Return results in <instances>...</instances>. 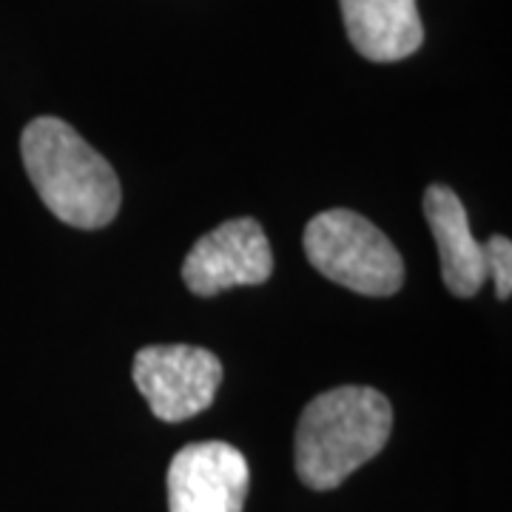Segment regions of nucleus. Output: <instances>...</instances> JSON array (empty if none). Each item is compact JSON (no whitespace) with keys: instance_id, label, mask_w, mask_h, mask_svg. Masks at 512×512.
<instances>
[{"instance_id":"nucleus-4","label":"nucleus","mask_w":512,"mask_h":512,"mask_svg":"<svg viewBox=\"0 0 512 512\" xmlns=\"http://www.w3.org/2000/svg\"><path fill=\"white\" fill-rule=\"evenodd\" d=\"M131 376L160 421L194 419L214 404L222 384L217 353L194 345H148L137 350Z\"/></svg>"},{"instance_id":"nucleus-7","label":"nucleus","mask_w":512,"mask_h":512,"mask_svg":"<svg viewBox=\"0 0 512 512\" xmlns=\"http://www.w3.org/2000/svg\"><path fill=\"white\" fill-rule=\"evenodd\" d=\"M424 217L439 245L441 276L453 296L470 299L487 282V259L484 245L473 237L467 208L458 194L447 185H430L424 191Z\"/></svg>"},{"instance_id":"nucleus-5","label":"nucleus","mask_w":512,"mask_h":512,"mask_svg":"<svg viewBox=\"0 0 512 512\" xmlns=\"http://www.w3.org/2000/svg\"><path fill=\"white\" fill-rule=\"evenodd\" d=\"M274 274V251L262 225L239 217L194 242L183 262V282L197 296H217L242 285H262Z\"/></svg>"},{"instance_id":"nucleus-9","label":"nucleus","mask_w":512,"mask_h":512,"mask_svg":"<svg viewBox=\"0 0 512 512\" xmlns=\"http://www.w3.org/2000/svg\"><path fill=\"white\" fill-rule=\"evenodd\" d=\"M484 259H487V274L495 279V296L507 302L512 293V242L510 237L495 234L484 242Z\"/></svg>"},{"instance_id":"nucleus-2","label":"nucleus","mask_w":512,"mask_h":512,"mask_svg":"<svg viewBox=\"0 0 512 512\" xmlns=\"http://www.w3.org/2000/svg\"><path fill=\"white\" fill-rule=\"evenodd\" d=\"M20 154L40 200L60 222L97 231L120 214L123 191L114 168L66 120H32L20 134Z\"/></svg>"},{"instance_id":"nucleus-3","label":"nucleus","mask_w":512,"mask_h":512,"mask_svg":"<svg viewBox=\"0 0 512 512\" xmlns=\"http://www.w3.org/2000/svg\"><path fill=\"white\" fill-rule=\"evenodd\" d=\"M308 262L330 282L365 296H393L404 285V259L382 231L348 208L316 214L305 228Z\"/></svg>"},{"instance_id":"nucleus-1","label":"nucleus","mask_w":512,"mask_h":512,"mask_svg":"<svg viewBox=\"0 0 512 512\" xmlns=\"http://www.w3.org/2000/svg\"><path fill=\"white\" fill-rule=\"evenodd\" d=\"M393 430L387 396L365 384L319 393L296 421L293 467L311 490H333L384 450Z\"/></svg>"},{"instance_id":"nucleus-8","label":"nucleus","mask_w":512,"mask_h":512,"mask_svg":"<svg viewBox=\"0 0 512 512\" xmlns=\"http://www.w3.org/2000/svg\"><path fill=\"white\" fill-rule=\"evenodd\" d=\"M350 43L373 63H396L424 43L416 0H339Z\"/></svg>"},{"instance_id":"nucleus-6","label":"nucleus","mask_w":512,"mask_h":512,"mask_svg":"<svg viewBox=\"0 0 512 512\" xmlns=\"http://www.w3.org/2000/svg\"><path fill=\"white\" fill-rule=\"evenodd\" d=\"M168 512H242L251 470L225 441L185 444L168 467Z\"/></svg>"}]
</instances>
